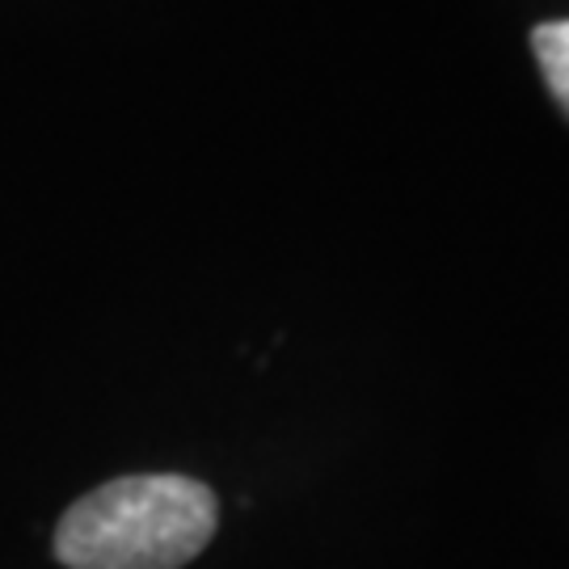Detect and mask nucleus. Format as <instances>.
<instances>
[{
    "label": "nucleus",
    "instance_id": "nucleus-1",
    "mask_svg": "<svg viewBox=\"0 0 569 569\" xmlns=\"http://www.w3.org/2000/svg\"><path fill=\"white\" fill-rule=\"evenodd\" d=\"M216 493L178 472H140L72 502L56 528L68 569H182L211 545Z\"/></svg>",
    "mask_w": 569,
    "mask_h": 569
},
{
    "label": "nucleus",
    "instance_id": "nucleus-2",
    "mask_svg": "<svg viewBox=\"0 0 569 569\" xmlns=\"http://www.w3.org/2000/svg\"><path fill=\"white\" fill-rule=\"evenodd\" d=\"M531 47H536V60H540V72H545V81H549L552 98H557L561 110L569 114V18L536 26Z\"/></svg>",
    "mask_w": 569,
    "mask_h": 569
}]
</instances>
